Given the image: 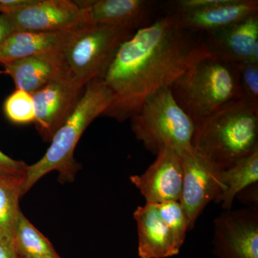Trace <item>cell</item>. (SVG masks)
<instances>
[{
    "instance_id": "6",
    "label": "cell",
    "mask_w": 258,
    "mask_h": 258,
    "mask_svg": "<svg viewBox=\"0 0 258 258\" xmlns=\"http://www.w3.org/2000/svg\"><path fill=\"white\" fill-rule=\"evenodd\" d=\"M136 31L126 25H88L80 29L63 52L66 68L86 85L103 79L121 44Z\"/></svg>"
},
{
    "instance_id": "2",
    "label": "cell",
    "mask_w": 258,
    "mask_h": 258,
    "mask_svg": "<svg viewBox=\"0 0 258 258\" xmlns=\"http://www.w3.org/2000/svg\"><path fill=\"white\" fill-rule=\"evenodd\" d=\"M191 146L225 170L258 149V106L232 100L195 123Z\"/></svg>"
},
{
    "instance_id": "16",
    "label": "cell",
    "mask_w": 258,
    "mask_h": 258,
    "mask_svg": "<svg viewBox=\"0 0 258 258\" xmlns=\"http://www.w3.org/2000/svg\"><path fill=\"white\" fill-rule=\"evenodd\" d=\"M3 64L16 89L32 95L55 79L66 68L63 52H58L29 56Z\"/></svg>"
},
{
    "instance_id": "1",
    "label": "cell",
    "mask_w": 258,
    "mask_h": 258,
    "mask_svg": "<svg viewBox=\"0 0 258 258\" xmlns=\"http://www.w3.org/2000/svg\"><path fill=\"white\" fill-rule=\"evenodd\" d=\"M203 33L180 25L176 12L139 29L121 44L103 77L113 93L103 115L125 121L149 97L211 55Z\"/></svg>"
},
{
    "instance_id": "15",
    "label": "cell",
    "mask_w": 258,
    "mask_h": 258,
    "mask_svg": "<svg viewBox=\"0 0 258 258\" xmlns=\"http://www.w3.org/2000/svg\"><path fill=\"white\" fill-rule=\"evenodd\" d=\"M207 42L213 55L232 64L250 60L258 45V13L212 33Z\"/></svg>"
},
{
    "instance_id": "8",
    "label": "cell",
    "mask_w": 258,
    "mask_h": 258,
    "mask_svg": "<svg viewBox=\"0 0 258 258\" xmlns=\"http://www.w3.org/2000/svg\"><path fill=\"white\" fill-rule=\"evenodd\" d=\"M86 84L64 68L48 84L33 93L37 132L51 142L55 132L74 111Z\"/></svg>"
},
{
    "instance_id": "12",
    "label": "cell",
    "mask_w": 258,
    "mask_h": 258,
    "mask_svg": "<svg viewBox=\"0 0 258 258\" xmlns=\"http://www.w3.org/2000/svg\"><path fill=\"white\" fill-rule=\"evenodd\" d=\"M90 25H126L134 30L148 26L152 20L154 2L146 0L76 1Z\"/></svg>"
},
{
    "instance_id": "27",
    "label": "cell",
    "mask_w": 258,
    "mask_h": 258,
    "mask_svg": "<svg viewBox=\"0 0 258 258\" xmlns=\"http://www.w3.org/2000/svg\"><path fill=\"white\" fill-rule=\"evenodd\" d=\"M0 258H19L15 246L0 240Z\"/></svg>"
},
{
    "instance_id": "5",
    "label": "cell",
    "mask_w": 258,
    "mask_h": 258,
    "mask_svg": "<svg viewBox=\"0 0 258 258\" xmlns=\"http://www.w3.org/2000/svg\"><path fill=\"white\" fill-rule=\"evenodd\" d=\"M131 121L136 138L154 155L166 147L179 154L191 147L195 122L176 102L171 88L149 97Z\"/></svg>"
},
{
    "instance_id": "26",
    "label": "cell",
    "mask_w": 258,
    "mask_h": 258,
    "mask_svg": "<svg viewBox=\"0 0 258 258\" xmlns=\"http://www.w3.org/2000/svg\"><path fill=\"white\" fill-rule=\"evenodd\" d=\"M254 185L255 184L250 185L248 187L245 188L241 192L239 193L237 197H244V199H242L244 203L252 204L254 208H255V205L256 206H257L258 201L257 185H256V186H254Z\"/></svg>"
},
{
    "instance_id": "10",
    "label": "cell",
    "mask_w": 258,
    "mask_h": 258,
    "mask_svg": "<svg viewBox=\"0 0 258 258\" xmlns=\"http://www.w3.org/2000/svg\"><path fill=\"white\" fill-rule=\"evenodd\" d=\"M217 258H258L257 208L224 210L214 220Z\"/></svg>"
},
{
    "instance_id": "3",
    "label": "cell",
    "mask_w": 258,
    "mask_h": 258,
    "mask_svg": "<svg viewBox=\"0 0 258 258\" xmlns=\"http://www.w3.org/2000/svg\"><path fill=\"white\" fill-rule=\"evenodd\" d=\"M112 101L113 93L103 79H93L88 83L74 111L54 134L45 155L28 166L21 196L50 171L58 172L60 182L74 181L79 169L74 159L76 145L88 125L97 117L103 115Z\"/></svg>"
},
{
    "instance_id": "11",
    "label": "cell",
    "mask_w": 258,
    "mask_h": 258,
    "mask_svg": "<svg viewBox=\"0 0 258 258\" xmlns=\"http://www.w3.org/2000/svg\"><path fill=\"white\" fill-rule=\"evenodd\" d=\"M130 181L143 195L146 203L179 202L183 168L179 154L171 148H164L145 172L131 176Z\"/></svg>"
},
{
    "instance_id": "14",
    "label": "cell",
    "mask_w": 258,
    "mask_h": 258,
    "mask_svg": "<svg viewBox=\"0 0 258 258\" xmlns=\"http://www.w3.org/2000/svg\"><path fill=\"white\" fill-rule=\"evenodd\" d=\"M176 13L182 28L200 33L210 34L257 14L258 1L224 0L220 4L210 8Z\"/></svg>"
},
{
    "instance_id": "24",
    "label": "cell",
    "mask_w": 258,
    "mask_h": 258,
    "mask_svg": "<svg viewBox=\"0 0 258 258\" xmlns=\"http://www.w3.org/2000/svg\"><path fill=\"white\" fill-rule=\"evenodd\" d=\"M28 166L23 161L15 160L0 151V175L25 177Z\"/></svg>"
},
{
    "instance_id": "25",
    "label": "cell",
    "mask_w": 258,
    "mask_h": 258,
    "mask_svg": "<svg viewBox=\"0 0 258 258\" xmlns=\"http://www.w3.org/2000/svg\"><path fill=\"white\" fill-rule=\"evenodd\" d=\"M14 32V29L12 26L7 15L0 13V44Z\"/></svg>"
},
{
    "instance_id": "23",
    "label": "cell",
    "mask_w": 258,
    "mask_h": 258,
    "mask_svg": "<svg viewBox=\"0 0 258 258\" xmlns=\"http://www.w3.org/2000/svg\"><path fill=\"white\" fill-rule=\"evenodd\" d=\"M233 64L238 74L242 98L258 106V64L250 61Z\"/></svg>"
},
{
    "instance_id": "22",
    "label": "cell",
    "mask_w": 258,
    "mask_h": 258,
    "mask_svg": "<svg viewBox=\"0 0 258 258\" xmlns=\"http://www.w3.org/2000/svg\"><path fill=\"white\" fill-rule=\"evenodd\" d=\"M159 214L166 222L174 239L182 247L186 233L189 231L187 215L179 201H168L157 204Z\"/></svg>"
},
{
    "instance_id": "18",
    "label": "cell",
    "mask_w": 258,
    "mask_h": 258,
    "mask_svg": "<svg viewBox=\"0 0 258 258\" xmlns=\"http://www.w3.org/2000/svg\"><path fill=\"white\" fill-rule=\"evenodd\" d=\"M222 181L225 186L217 203H221L224 210H230L239 193L258 181V149L250 155L236 161L230 167L222 170Z\"/></svg>"
},
{
    "instance_id": "9",
    "label": "cell",
    "mask_w": 258,
    "mask_h": 258,
    "mask_svg": "<svg viewBox=\"0 0 258 258\" xmlns=\"http://www.w3.org/2000/svg\"><path fill=\"white\" fill-rule=\"evenodd\" d=\"M5 14L15 32L73 31L90 25L84 10L71 0H33Z\"/></svg>"
},
{
    "instance_id": "4",
    "label": "cell",
    "mask_w": 258,
    "mask_h": 258,
    "mask_svg": "<svg viewBox=\"0 0 258 258\" xmlns=\"http://www.w3.org/2000/svg\"><path fill=\"white\" fill-rule=\"evenodd\" d=\"M171 89L195 124L232 100L242 98L235 66L213 54L180 76Z\"/></svg>"
},
{
    "instance_id": "7",
    "label": "cell",
    "mask_w": 258,
    "mask_h": 258,
    "mask_svg": "<svg viewBox=\"0 0 258 258\" xmlns=\"http://www.w3.org/2000/svg\"><path fill=\"white\" fill-rule=\"evenodd\" d=\"M179 155L183 168L179 203L186 212L191 230L208 204L217 203L226 188L222 181V169L192 146Z\"/></svg>"
},
{
    "instance_id": "21",
    "label": "cell",
    "mask_w": 258,
    "mask_h": 258,
    "mask_svg": "<svg viewBox=\"0 0 258 258\" xmlns=\"http://www.w3.org/2000/svg\"><path fill=\"white\" fill-rule=\"evenodd\" d=\"M4 111L7 118L17 124L34 123L35 106L33 97L26 91L15 90L5 100Z\"/></svg>"
},
{
    "instance_id": "28",
    "label": "cell",
    "mask_w": 258,
    "mask_h": 258,
    "mask_svg": "<svg viewBox=\"0 0 258 258\" xmlns=\"http://www.w3.org/2000/svg\"><path fill=\"white\" fill-rule=\"evenodd\" d=\"M50 258H61L60 257H50Z\"/></svg>"
},
{
    "instance_id": "17",
    "label": "cell",
    "mask_w": 258,
    "mask_h": 258,
    "mask_svg": "<svg viewBox=\"0 0 258 258\" xmlns=\"http://www.w3.org/2000/svg\"><path fill=\"white\" fill-rule=\"evenodd\" d=\"M77 30L15 32L0 44V63L45 52H63Z\"/></svg>"
},
{
    "instance_id": "13",
    "label": "cell",
    "mask_w": 258,
    "mask_h": 258,
    "mask_svg": "<svg viewBox=\"0 0 258 258\" xmlns=\"http://www.w3.org/2000/svg\"><path fill=\"white\" fill-rule=\"evenodd\" d=\"M138 230V254L140 258H168L177 255V244L159 214L157 204L146 203L134 212Z\"/></svg>"
},
{
    "instance_id": "20",
    "label": "cell",
    "mask_w": 258,
    "mask_h": 258,
    "mask_svg": "<svg viewBox=\"0 0 258 258\" xmlns=\"http://www.w3.org/2000/svg\"><path fill=\"white\" fill-rule=\"evenodd\" d=\"M14 244L19 258L60 257L48 239L29 221L22 212L19 214L15 225Z\"/></svg>"
},
{
    "instance_id": "19",
    "label": "cell",
    "mask_w": 258,
    "mask_h": 258,
    "mask_svg": "<svg viewBox=\"0 0 258 258\" xmlns=\"http://www.w3.org/2000/svg\"><path fill=\"white\" fill-rule=\"evenodd\" d=\"M25 177L0 175V240L14 244L15 225L21 212L19 201Z\"/></svg>"
}]
</instances>
